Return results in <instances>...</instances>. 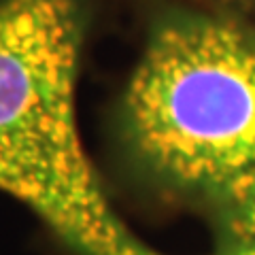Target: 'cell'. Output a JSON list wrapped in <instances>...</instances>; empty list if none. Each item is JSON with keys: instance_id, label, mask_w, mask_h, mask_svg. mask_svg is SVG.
<instances>
[{"instance_id": "6da1fadb", "label": "cell", "mask_w": 255, "mask_h": 255, "mask_svg": "<svg viewBox=\"0 0 255 255\" xmlns=\"http://www.w3.org/2000/svg\"><path fill=\"white\" fill-rule=\"evenodd\" d=\"M77 0H0V191L75 255H159L115 213L75 111Z\"/></svg>"}, {"instance_id": "7a4b0ae2", "label": "cell", "mask_w": 255, "mask_h": 255, "mask_svg": "<svg viewBox=\"0 0 255 255\" xmlns=\"http://www.w3.org/2000/svg\"><path fill=\"white\" fill-rule=\"evenodd\" d=\"M122 126L147 179L213 206L255 166V28L217 11L159 19Z\"/></svg>"}, {"instance_id": "3957f363", "label": "cell", "mask_w": 255, "mask_h": 255, "mask_svg": "<svg viewBox=\"0 0 255 255\" xmlns=\"http://www.w3.org/2000/svg\"><path fill=\"white\" fill-rule=\"evenodd\" d=\"M223 247H255V166L213 204Z\"/></svg>"}, {"instance_id": "277c9868", "label": "cell", "mask_w": 255, "mask_h": 255, "mask_svg": "<svg viewBox=\"0 0 255 255\" xmlns=\"http://www.w3.org/2000/svg\"><path fill=\"white\" fill-rule=\"evenodd\" d=\"M200 2L209 4L213 11L226 13L232 17H255V0H200Z\"/></svg>"}, {"instance_id": "5b68a950", "label": "cell", "mask_w": 255, "mask_h": 255, "mask_svg": "<svg viewBox=\"0 0 255 255\" xmlns=\"http://www.w3.org/2000/svg\"><path fill=\"white\" fill-rule=\"evenodd\" d=\"M217 255H255V247H223Z\"/></svg>"}]
</instances>
